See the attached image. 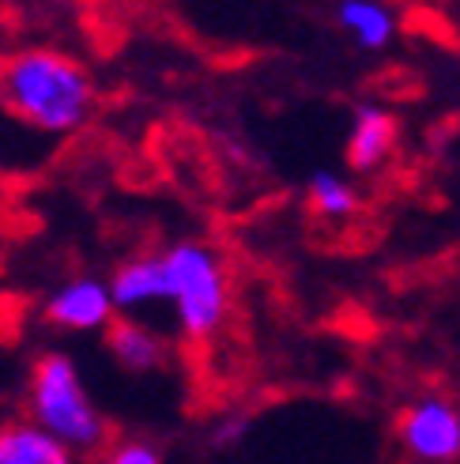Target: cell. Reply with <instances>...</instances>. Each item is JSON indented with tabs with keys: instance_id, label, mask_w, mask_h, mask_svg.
Instances as JSON below:
<instances>
[{
	"instance_id": "cell-1",
	"label": "cell",
	"mask_w": 460,
	"mask_h": 464,
	"mask_svg": "<svg viewBox=\"0 0 460 464\" xmlns=\"http://www.w3.org/2000/svg\"><path fill=\"white\" fill-rule=\"evenodd\" d=\"M0 102L38 132H76L95 110V83L76 57L34 45L0 64Z\"/></svg>"
},
{
	"instance_id": "cell-2",
	"label": "cell",
	"mask_w": 460,
	"mask_h": 464,
	"mask_svg": "<svg viewBox=\"0 0 460 464\" xmlns=\"http://www.w3.org/2000/svg\"><path fill=\"white\" fill-rule=\"evenodd\" d=\"M27 404H31V423L42 427L45 434H53L57 442L68 450H99L106 438V420L99 408L91 404L87 389L80 382L76 362L61 355V352H45L34 370H31V389H27Z\"/></svg>"
},
{
	"instance_id": "cell-3",
	"label": "cell",
	"mask_w": 460,
	"mask_h": 464,
	"mask_svg": "<svg viewBox=\"0 0 460 464\" xmlns=\"http://www.w3.org/2000/svg\"><path fill=\"white\" fill-rule=\"evenodd\" d=\"M170 303L177 310V324L189 340H208L219 333L226 317V272L216 253L204 242H177L163 253Z\"/></svg>"
},
{
	"instance_id": "cell-4",
	"label": "cell",
	"mask_w": 460,
	"mask_h": 464,
	"mask_svg": "<svg viewBox=\"0 0 460 464\" xmlns=\"http://www.w3.org/2000/svg\"><path fill=\"white\" fill-rule=\"evenodd\" d=\"M400 446L423 464H453L460 457V408L449 397H419L397 420Z\"/></svg>"
},
{
	"instance_id": "cell-5",
	"label": "cell",
	"mask_w": 460,
	"mask_h": 464,
	"mask_svg": "<svg viewBox=\"0 0 460 464\" xmlns=\"http://www.w3.org/2000/svg\"><path fill=\"white\" fill-rule=\"evenodd\" d=\"M113 295L110 284L95 280V276H80V280H68L64 287H57L45 303V317H50L57 329L68 333H91V329H110L113 321Z\"/></svg>"
},
{
	"instance_id": "cell-6",
	"label": "cell",
	"mask_w": 460,
	"mask_h": 464,
	"mask_svg": "<svg viewBox=\"0 0 460 464\" xmlns=\"http://www.w3.org/2000/svg\"><path fill=\"white\" fill-rule=\"evenodd\" d=\"M397 136H400V125H397L393 113L381 110V106H362L355 113V121H351L348 148H343V155H348V167L355 174L378 170L381 162L393 155Z\"/></svg>"
},
{
	"instance_id": "cell-7",
	"label": "cell",
	"mask_w": 460,
	"mask_h": 464,
	"mask_svg": "<svg viewBox=\"0 0 460 464\" xmlns=\"http://www.w3.org/2000/svg\"><path fill=\"white\" fill-rule=\"evenodd\" d=\"M110 295L118 310H140L151 303H170L163 257H132L110 280Z\"/></svg>"
},
{
	"instance_id": "cell-8",
	"label": "cell",
	"mask_w": 460,
	"mask_h": 464,
	"mask_svg": "<svg viewBox=\"0 0 460 464\" xmlns=\"http://www.w3.org/2000/svg\"><path fill=\"white\" fill-rule=\"evenodd\" d=\"M106 347L125 370H132V374H151V370H158L167 362V343L158 340L148 324L129 321V317H113L110 321Z\"/></svg>"
},
{
	"instance_id": "cell-9",
	"label": "cell",
	"mask_w": 460,
	"mask_h": 464,
	"mask_svg": "<svg viewBox=\"0 0 460 464\" xmlns=\"http://www.w3.org/2000/svg\"><path fill=\"white\" fill-rule=\"evenodd\" d=\"M0 464H76L72 450L31 420L0 427Z\"/></svg>"
},
{
	"instance_id": "cell-10",
	"label": "cell",
	"mask_w": 460,
	"mask_h": 464,
	"mask_svg": "<svg viewBox=\"0 0 460 464\" xmlns=\"http://www.w3.org/2000/svg\"><path fill=\"white\" fill-rule=\"evenodd\" d=\"M336 23L355 34L362 50H385L397 34L393 8L378 5V0H343V5H336Z\"/></svg>"
},
{
	"instance_id": "cell-11",
	"label": "cell",
	"mask_w": 460,
	"mask_h": 464,
	"mask_svg": "<svg viewBox=\"0 0 460 464\" xmlns=\"http://www.w3.org/2000/svg\"><path fill=\"white\" fill-rule=\"evenodd\" d=\"M310 208L321 219H343V216H351L359 208V197H355V189L340 174L317 170L310 178Z\"/></svg>"
},
{
	"instance_id": "cell-12",
	"label": "cell",
	"mask_w": 460,
	"mask_h": 464,
	"mask_svg": "<svg viewBox=\"0 0 460 464\" xmlns=\"http://www.w3.org/2000/svg\"><path fill=\"white\" fill-rule=\"evenodd\" d=\"M106 464H163V453L151 442H121L110 450Z\"/></svg>"
},
{
	"instance_id": "cell-13",
	"label": "cell",
	"mask_w": 460,
	"mask_h": 464,
	"mask_svg": "<svg viewBox=\"0 0 460 464\" xmlns=\"http://www.w3.org/2000/svg\"><path fill=\"white\" fill-rule=\"evenodd\" d=\"M245 430H249L245 415H230V420H223V423L216 427V446H235V442H242Z\"/></svg>"
},
{
	"instance_id": "cell-14",
	"label": "cell",
	"mask_w": 460,
	"mask_h": 464,
	"mask_svg": "<svg viewBox=\"0 0 460 464\" xmlns=\"http://www.w3.org/2000/svg\"><path fill=\"white\" fill-rule=\"evenodd\" d=\"M0 64H5V57H0Z\"/></svg>"
}]
</instances>
